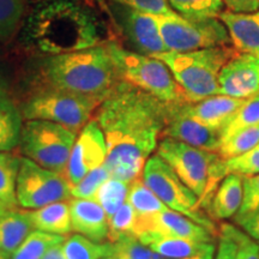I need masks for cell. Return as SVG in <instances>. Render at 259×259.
I'll use <instances>...</instances> for the list:
<instances>
[{
    "label": "cell",
    "mask_w": 259,
    "mask_h": 259,
    "mask_svg": "<svg viewBox=\"0 0 259 259\" xmlns=\"http://www.w3.org/2000/svg\"><path fill=\"white\" fill-rule=\"evenodd\" d=\"M72 232L96 242L108 241V216L96 199L69 200Z\"/></svg>",
    "instance_id": "ac0fdd59"
},
{
    "label": "cell",
    "mask_w": 259,
    "mask_h": 259,
    "mask_svg": "<svg viewBox=\"0 0 259 259\" xmlns=\"http://www.w3.org/2000/svg\"><path fill=\"white\" fill-rule=\"evenodd\" d=\"M23 115L10 95L0 96V151H11L19 145Z\"/></svg>",
    "instance_id": "cb8c5ba5"
},
{
    "label": "cell",
    "mask_w": 259,
    "mask_h": 259,
    "mask_svg": "<svg viewBox=\"0 0 259 259\" xmlns=\"http://www.w3.org/2000/svg\"><path fill=\"white\" fill-rule=\"evenodd\" d=\"M245 100L219 94L205 97L197 102H180V109L194 120L222 131Z\"/></svg>",
    "instance_id": "e0dca14e"
},
{
    "label": "cell",
    "mask_w": 259,
    "mask_h": 259,
    "mask_svg": "<svg viewBox=\"0 0 259 259\" xmlns=\"http://www.w3.org/2000/svg\"><path fill=\"white\" fill-rule=\"evenodd\" d=\"M225 24L236 52L259 57V11H222L219 16Z\"/></svg>",
    "instance_id": "d6986e66"
},
{
    "label": "cell",
    "mask_w": 259,
    "mask_h": 259,
    "mask_svg": "<svg viewBox=\"0 0 259 259\" xmlns=\"http://www.w3.org/2000/svg\"><path fill=\"white\" fill-rule=\"evenodd\" d=\"M126 202L134 208L137 218H148L168 209L166 204L145 185L142 177L130 183Z\"/></svg>",
    "instance_id": "d4e9b609"
},
{
    "label": "cell",
    "mask_w": 259,
    "mask_h": 259,
    "mask_svg": "<svg viewBox=\"0 0 259 259\" xmlns=\"http://www.w3.org/2000/svg\"><path fill=\"white\" fill-rule=\"evenodd\" d=\"M137 239L150 250L167 259H181L202 253L213 244L158 234H143Z\"/></svg>",
    "instance_id": "44dd1931"
},
{
    "label": "cell",
    "mask_w": 259,
    "mask_h": 259,
    "mask_svg": "<svg viewBox=\"0 0 259 259\" xmlns=\"http://www.w3.org/2000/svg\"><path fill=\"white\" fill-rule=\"evenodd\" d=\"M101 259H121L119 255H115V254H111V255H107V257H103Z\"/></svg>",
    "instance_id": "681fc988"
},
{
    "label": "cell",
    "mask_w": 259,
    "mask_h": 259,
    "mask_svg": "<svg viewBox=\"0 0 259 259\" xmlns=\"http://www.w3.org/2000/svg\"><path fill=\"white\" fill-rule=\"evenodd\" d=\"M106 157L105 136L97 121L92 119L77 135L65 168L64 176L70 186L77 185L87 174L105 164Z\"/></svg>",
    "instance_id": "4fadbf2b"
},
{
    "label": "cell",
    "mask_w": 259,
    "mask_h": 259,
    "mask_svg": "<svg viewBox=\"0 0 259 259\" xmlns=\"http://www.w3.org/2000/svg\"><path fill=\"white\" fill-rule=\"evenodd\" d=\"M90 2H96V3H102L103 0H90Z\"/></svg>",
    "instance_id": "f907efd6"
},
{
    "label": "cell",
    "mask_w": 259,
    "mask_h": 259,
    "mask_svg": "<svg viewBox=\"0 0 259 259\" xmlns=\"http://www.w3.org/2000/svg\"><path fill=\"white\" fill-rule=\"evenodd\" d=\"M16 197L18 205L27 210L72 198L71 186L63 173L42 167L28 157L21 160Z\"/></svg>",
    "instance_id": "8fae6325"
},
{
    "label": "cell",
    "mask_w": 259,
    "mask_h": 259,
    "mask_svg": "<svg viewBox=\"0 0 259 259\" xmlns=\"http://www.w3.org/2000/svg\"><path fill=\"white\" fill-rule=\"evenodd\" d=\"M219 247L213 259H236V252H238L236 242L223 233H219Z\"/></svg>",
    "instance_id": "b9f144b4"
},
{
    "label": "cell",
    "mask_w": 259,
    "mask_h": 259,
    "mask_svg": "<svg viewBox=\"0 0 259 259\" xmlns=\"http://www.w3.org/2000/svg\"><path fill=\"white\" fill-rule=\"evenodd\" d=\"M219 233L228 235L236 242V259H259V244L244 231H240L238 227L229 223H222Z\"/></svg>",
    "instance_id": "74e56055"
},
{
    "label": "cell",
    "mask_w": 259,
    "mask_h": 259,
    "mask_svg": "<svg viewBox=\"0 0 259 259\" xmlns=\"http://www.w3.org/2000/svg\"><path fill=\"white\" fill-rule=\"evenodd\" d=\"M259 144V122L258 124L247 126L235 134H233L231 137L223 139L221 142L219 154L223 158H231L238 155H241L252 149L257 147Z\"/></svg>",
    "instance_id": "f546056e"
},
{
    "label": "cell",
    "mask_w": 259,
    "mask_h": 259,
    "mask_svg": "<svg viewBox=\"0 0 259 259\" xmlns=\"http://www.w3.org/2000/svg\"><path fill=\"white\" fill-rule=\"evenodd\" d=\"M34 231L27 211L10 209L0 216V250L12 254Z\"/></svg>",
    "instance_id": "603a6c76"
},
{
    "label": "cell",
    "mask_w": 259,
    "mask_h": 259,
    "mask_svg": "<svg viewBox=\"0 0 259 259\" xmlns=\"http://www.w3.org/2000/svg\"><path fill=\"white\" fill-rule=\"evenodd\" d=\"M242 197V178L236 174H228L220 183L213 193L208 215L213 221H223L234 218L241 206Z\"/></svg>",
    "instance_id": "ffe728a7"
},
{
    "label": "cell",
    "mask_w": 259,
    "mask_h": 259,
    "mask_svg": "<svg viewBox=\"0 0 259 259\" xmlns=\"http://www.w3.org/2000/svg\"><path fill=\"white\" fill-rule=\"evenodd\" d=\"M63 242H59V244L51 246V247L46 251V253L44 254L42 259H66L64 253Z\"/></svg>",
    "instance_id": "f6af8a7d"
},
{
    "label": "cell",
    "mask_w": 259,
    "mask_h": 259,
    "mask_svg": "<svg viewBox=\"0 0 259 259\" xmlns=\"http://www.w3.org/2000/svg\"><path fill=\"white\" fill-rule=\"evenodd\" d=\"M19 40L38 56H56L105 44V25L80 0H38L21 24Z\"/></svg>",
    "instance_id": "7a4b0ae2"
},
{
    "label": "cell",
    "mask_w": 259,
    "mask_h": 259,
    "mask_svg": "<svg viewBox=\"0 0 259 259\" xmlns=\"http://www.w3.org/2000/svg\"><path fill=\"white\" fill-rule=\"evenodd\" d=\"M259 92V57L235 52L219 74V94L248 99Z\"/></svg>",
    "instance_id": "9a60e30c"
},
{
    "label": "cell",
    "mask_w": 259,
    "mask_h": 259,
    "mask_svg": "<svg viewBox=\"0 0 259 259\" xmlns=\"http://www.w3.org/2000/svg\"><path fill=\"white\" fill-rule=\"evenodd\" d=\"M168 52H192L203 48L231 46L232 41L220 18H185L179 14L156 17Z\"/></svg>",
    "instance_id": "9c48e42d"
},
{
    "label": "cell",
    "mask_w": 259,
    "mask_h": 259,
    "mask_svg": "<svg viewBox=\"0 0 259 259\" xmlns=\"http://www.w3.org/2000/svg\"><path fill=\"white\" fill-rule=\"evenodd\" d=\"M136 215L130 203L125 202L108 219V242H115L122 236H134L136 226Z\"/></svg>",
    "instance_id": "836d02e7"
},
{
    "label": "cell",
    "mask_w": 259,
    "mask_h": 259,
    "mask_svg": "<svg viewBox=\"0 0 259 259\" xmlns=\"http://www.w3.org/2000/svg\"><path fill=\"white\" fill-rule=\"evenodd\" d=\"M0 259H11V254L6 253L5 251L0 250Z\"/></svg>",
    "instance_id": "c3c4849f"
},
{
    "label": "cell",
    "mask_w": 259,
    "mask_h": 259,
    "mask_svg": "<svg viewBox=\"0 0 259 259\" xmlns=\"http://www.w3.org/2000/svg\"><path fill=\"white\" fill-rule=\"evenodd\" d=\"M142 179L145 185L166 204L167 208L193 220L208 229L212 235H219L220 229L215 221L199 208L196 193L183 183L169 164L158 155L150 156L145 162Z\"/></svg>",
    "instance_id": "52a82bcc"
},
{
    "label": "cell",
    "mask_w": 259,
    "mask_h": 259,
    "mask_svg": "<svg viewBox=\"0 0 259 259\" xmlns=\"http://www.w3.org/2000/svg\"><path fill=\"white\" fill-rule=\"evenodd\" d=\"M10 209H11V208H9V206L6 205V204L3 202V200H0V216H2L3 213H5Z\"/></svg>",
    "instance_id": "7dc6e473"
},
{
    "label": "cell",
    "mask_w": 259,
    "mask_h": 259,
    "mask_svg": "<svg viewBox=\"0 0 259 259\" xmlns=\"http://www.w3.org/2000/svg\"><path fill=\"white\" fill-rule=\"evenodd\" d=\"M109 12L115 27L131 51L150 57H157L167 52L155 16L113 2L109 5Z\"/></svg>",
    "instance_id": "7c38bea8"
},
{
    "label": "cell",
    "mask_w": 259,
    "mask_h": 259,
    "mask_svg": "<svg viewBox=\"0 0 259 259\" xmlns=\"http://www.w3.org/2000/svg\"><path fill=\"white\" fill-rule=\"evenodd\" d=\"M171 9L185 18H219L223 0H168Z\"/></svg>",
    "instance_id": "4dcf8cb0"
},
{
    "label": "cell",
    "mask_w": 259,
    "mask_h": 259,
    "mask_svg": "<svg viewBox=\"0 0 259 259\" xmlns=\"http://www.w3.org/2000/svg\"><path fill=\"white\" fill-rule=\"evenodd\" d=\"M77 134L46 120H27L21 134V150L40 166L63 173L69 161Z\"/></svg>",
    "instance_id": "ba28073f"
},
{
    "label": "cell",
    "mask_w": 259,
    "mask_h": 259,
    "mask_svg": "<svg viewBox=\"0 0 259 259\" xmlns=\"http://www.w3.org/2000/svg\"><path fill=\"white\" fill-rule=\"evenodd\" d=\"M63 248L66 259H101L113 254L111 242H96L77 233L65 238Z\"/></svg>",
    "instance_id": "4316f807"
},
{
    "label": "cell",
    "mask_w": 259,
    "mask_h": 259,
    "mask_svg": "<svg viewBox=\"0 0 259 259\" xmlns=\"http://www.w3.org/2000/svg\"><path fill=\"white\" fill-rule=\"evenodd\" d=\"M120 80L106 42L37 59L36 88L63 90L101 103Z\"/></svg>",
    "instance_id": "3957f363"
},
{
    "label": "cell",
    "mask_w": 259,
    "mask_h": 259,
    "mask_svg": "<svg viewBox=\"0 0 259 259\" xmlns=\"http://www.w3.org/2000/svg\"><path fill=\"white\" fill-rule=\"evenodd\" d=\"M21 160L11 151H0V200L11 209L17 206L16 187Z\"/></svg>",
    "instance_id": "484cf974"
},
{
    "label": "cell",
    "mask_w": 259,
    "mask_h": 259,
    "mask_svg": "<svg viewBox=\"0 0 259 259\" xmlns=\"http://www.w3.org/2000/svg\"><path fill=\"white\" fill-rule=\"evenodd\" d=\"M65 240L64 235L50 234V233L34 229L18 248L11 254V259H42L51 246Z\"/></svg>",
    "instance_id": "83f0119b"
},
{
    "label": "cell",
    "mask_w": 259,
    "mask_h": 259,
    "mask_svg": "<svg viewBox=\"0 0 259 259\" xmlns=\"http://www.w3.org/2000/svg\"><path fill=\"white\" fill-rule=\"evenodd\" d=\"M244 197L238 213H244L259 206V174L253 177L242 178Z\"/></svg>",
    "instance_id": "ab89813d"
},
{
    "label": "cell",
    "mask_w": 259,
    "mask_h": 259,
    "mask_svg": "<svg viewBox=\"0 0 259 259\" xmlns=\"http://www.w3.org/2000/svg\"><path fill=\"white\" fill-rule=\"evenodd\" d=\"M235 52L234 47L218 46L192 52L167 51L155 58L167 65L187 101L197 102L219 95V74Z\"/></svg>",
    "instance_id": "277c9868"
},
{
    "label": "cell",
    "mask_w": 259,
    "mask_h": 259,
    "mask_svg": "<svg viewBox=\"0 0 259 259\" xmlns=\"http://www.w3.org/2000/svg\"><path fill=\"white\" fill-rule=\"evenodd\" d=\"M171 103L120 80L100 103L94 119L107 145L105 166L111 178L132 183L156 150L170 115Z\"/></svg>",
    "instance_id": "6da1fadb"
},
{
    "label": "cell",
    "mask_w": 259,
    "mask_h": 259,
    "mask_svg": "<svg viewBox=\"0 0 259 259\" xmlns=\"http://www.w3.org/2000/svg\"><path fill=\"white\" fill-rule=\"evenodd\" d=\"M259 122V92L251 97L245 100V102L240 106L232 118L229 119L228 124L222 130V141L231 137L239 130L247 127V126L258 124ZM221 141V142H222Z\"/></svg>",
    "instance_id": "d6a6232c"
},
{
    "label": "cell",
    "mask_w": 259,
    "mask_h": 259,
    "mask_svg": "<svg viewBox=\"0 0 259 259\" xmlns=\"http://www.w3.org/2000/svg\"><path fill=\"white\" fill-rule=\"evenodd\" d=\"M234 222L246 234L250 235L259 244V206L251 211L236 213L234 216Z\"/></svg>",
    "instance_id": "60d3db41"
},
{
    "label": "cell",
    "mask_w": 259,
    "mask_h": 259,
    "mask_svg": "<svg viewBox=\"0 0 259 259\" xmlns=\"http://www.w3.org/2000/svg\"><path fill=\"white\" fill-rule=\"evenodd\" d=\"M106 46L120 79L151 94L163 102L187 101L170 70L158 58L124 48L116 41H107Z\"/></svg>",
    "instance_id": "5b68a950"
},
{
    "label": "cell",
    "mask_w": 259,
    "mask_h": 259,
    "mask_svg": "<svg viewBox=\"0 0 259 259\" xmlns=\"http://www.w3.org/2000/svg\"><path fill=\"white\" fill-rule=\"evenodd\" d=\"M111 178L105 164L95 168L79 181L77 185L71 187V197L82 199H95L97 191Z\"/></svg>",
    "instance_id": "e575fe53"
},
{
    "label": "cell",
    "mask_w": 259,
    "mask_h": 259,
    "mask_svg": "<svg viewBox=\"0 0 259 259\" xmlns=\"http://www.w3.org/2000/svg\"><path fill=\"white\" fill-rule=\"evenodd\" d=\"M113 3L125 5L127 8L137 10L143 14L155 16H173L177 12L171 9L168 0H112Z\"/></svg>",
    "instance_id": "f35d334b"
},
{
    "label": "cell",
    "mask_w": 259,
    "mask_h": 259,
    "mask_svg": "<svg viewBox=\"0 0 259 259\" xmlns=\"http://www.w3.org/2000/svg\"><path fill=\"white\" fill-rule=\"evenodd\" d=\"M100 102L77 94L52 88H35L22 103L25 120H46L71 131H79L92 120Z\"/></svg>",
    "instance_id": "8992f818"
},
{
    "label": "cell",
    "mask_w": 259,
    "mask_h": 259,
    "mask_svg": "<svg viewBox=\"0 0 259 259\" xmlns=\"http://www.w3.org/2000/svg\"><path fill=\"white\" fill-rule=\"evenodd\" d=\"M156 155L167 162L185 185L200 197L205 192L213 164L222 156L173 138H161Z\"/></svg>",
    "instance_id": "30bf717a"
},
{
    "label": "cell",
    "mask_w": 259,
    "mask_h": 259,
    "mask_svg": "<svg viewBox=\"0 0 259 259\" xmlns=\"http://www.w3.org/2000/svg\"><path fill=\"white\" fill-rule=\"evenodd\" d=\"M257 147H258V148H259V144H258V145H257Z\"/></svg>",
    "instance_id": "816d5d0a"
},
{
    "label": "cell",
    "mask_w": 259,
    "mask_h": 259,
    "mask_svg": "<svg viewBox=\"0 0 259 259\" xmlns=\"http://www.w3.org/2000/svg\"><path fill=\"white\" fill-rule=\"evenodd\" d=\"M225 168L227 176L236 174L241 178L257 176L259 174V148L255 147L247 153L225 158Z\"/></svg>",
    "instance_id": "8d00e7d4"
},
{
    "label": "cell",
    "mask_w": 259,
    "mask_h": 259,
    "mask_svg": "<svg viewBox=\"0 0 259 259\" xmlns=\"http://www.w3.org/2000/svg\"><path fill=\"white\" fill-rule=\"evenodd\" d=\"M28 0H0V42H9L23 21Z\"/></svg>",
    "instance_id": "f1b7e54d"
},
{
    "label": "cell",
    "mask_w": 259,
    "mask_h": 259,
    "mask_svg": "<svg viewBox=\"0 0 259 259\" xmlns=\"http://www.w3.org/2000/svg\"><path fill=\"white\" fill-rule=\"evenodd\" d=\"M34 229L57 235H67L72 232L69 200L51 203L34 210H27Z\"/></svg>",
    "instance_id": "7402d4cb"
},
{
    "label": "cell",
    "mask_w": 259,
    "mask_h": 259,
    "mask_svg": "<svg viewBox=\"0 0 259 259\" xmlns=\"http://www.w3.org/2000/svg\"><path fill=\"white\" fill-rule=\"evenodd\" d=\"M223 4L233 12L259 11V0H223Z\"/></svg>",
    "instance_id": "7bdbcfd3"
},
{
    "label": "cell",
    "mask_w": 259,
    "mask_h": 259,
    "mask_svg": "<svg viewBox=\"0 0 259 259\" xmlns=\"http://www.w3.org/2000/svg\"><path fill=\"white\" fill-rule=\"evenodd\" d=\"M11 90V79H10L8 70L0 64V96L10 95Z\"/></svg>",
    "instance_id": "ee69618b"
},
{
    "label": "cell",
    "mask_w": 259,
    "mask_h": 259,
    "mask_svg": "<svg viewBox=\"0 0 259 259\" xmlns=\"http://www.w3.org/2000/svg\"><path fill=\"white\" fill-rule=\"evenodd\" d=\"M130 183L109 178L97 191L95 199L101 204L108 219L127 199Z\"/></svg>",
    "instance_id": "1f68e13d"
},
{
    "label": "cell",
    "mask_w": 259,
    "mask_h": 259,
    "mask_svg": "<svg viewBox=\"0 0 259 259\" xmlns=\"http://www.w3.org/2000/svg\"><path fill=\"white\" fill-rule=\"evenodd\" d=\"M113 254L121 259H167L142 244L135 236H122L112 242Z\"/></svg>",
    "instance_id": "d590c367"
},
{
    "label": "cell",
    "mask_w": 259,
    "mask_h": 259,
    "mask_svg": "<svg viewBox=\"0 0 259 259\" xmlns=\"http://www.w3.org/2000/svg\"><path fill=\"white\" fill-rule=\"evenodd\" d=\"M215 257V245H211L208 250H205L202 253L191 255V257H186V258H181V259H213Z\"/></svg>",
    "instance_id": "bcb514c9"
},
{
    "label": "cell",
    "mask_w": 259,
    "mask_h": 259,
    "mask_svg": "<svg viewBox=\"0 0 259 259\" xmlns=\"http://www.w3.org/2000/svg\"><path fill=\"white\" fill-rule=\"evenodd\" d=\"M164 137L177 139L204 150L219 153L222 141V131L209 127L190 118L180 109V102H176L171 103L169 119L162 132L161 138Z\"/></svg>",
    "instance_id": "2e32d148"
},
{
    "label": "cell",
    "mask_w": 259,
    "mask_h": 259,
    "mask_svg": "<svg viewBox=\"0 0 259 259\" xmlns=\"http://www.w3.org/2000/svg\"><path fill=\"white\" fill-rule=\"evenodd\" d=\"M143 234L174 236V238L189 239L200 242H213L215 238V235H212L203 226L169 208L156 215L137 218L134 236L138 238Z\"/></svg>",
    "instance_id": "5bb4252c"
}]
</instances>
